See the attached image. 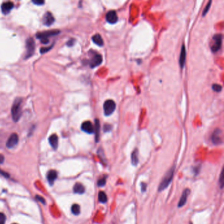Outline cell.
I'll return each mask as SVG.
<instances>
[{
	"label": "cell",
	"mask_w": 224,
	"mask_h": 224,
	"mask_svg": "<svg viewBox=\"0 0 224 224\" xmlns=\"http://www.w3.org/2000/svg\"><path fill=\"white\" fill-rule=\"evenodd\" d=\"M175 168H176L175 166H173L166 173L165 176H164V177L162 178L159 186V192L162 191H164V189H166L171 183V182H172V179L174 177V172H175Z\"/></svg>",
	"instance_id": "cell-1"
},
{
	"label": "cell",
	"mask_w": 224,
	"mask_h": 224,
	"mask_svg": "<svg viewBox=\"0 0 224 224\" xmlns=\"http://www.w3.org/2000/svg\"><path fill=\"white\" fill-rule=\"evenodd\" d=\"M21 103L22 99L21 98H16L13 103L11 108V114L13 119L15 122H18L21 116Z\"/></svg>",
	"instance_id": "cell-2"
},
{
	"label": "cell",
	"mask_w": 224,
	"mask_h": 224,
	"mask_svg": "<svg viewBox=\"0 0 224 224\" xmlns=\"http://www.w3.org/2000/svg\"><path fill=\"white\" fill-rule=\"evenodd\" d=\"M59 33V30H53L46 31L44 32H39L36 34V36L38 39H41L42 43H43V44H47V43H49L48 38L53 36L57 35Z\"/></svg>",
	"instance_id": "cell-3"
},
{
	"label": "cell",
	"mask_w": 224,
	"mask_h": 224,
	"mask_svg": "<svg viewBox=\"0 0 224 224\" xmlns=\"http://www.w3.org/2000/svg\"><path fill=\"white\" fill-rule=\"evenodd\" d=\"M116 103L113 100L108 99L105 101L103 105L104 113L105 116H110L111 114H113L115 109H116Z\"/></svg>",
	"instance_id": "cell-4"
},
{
	"label": "cell",
	"mask_w": 224,
	"mask_h": 224,
	"mask_svg": "<svg viewBox=\"0 0 224 224\" xmlns=\"http://www.w3.org/2000/svg\"><path fill=\"white\" fill-rule=\"evenodd\" d=\"M212 39L213 42L211 45V49L212 52L216 53L221 48L222 44V35L220 34H216L213 36Z\"/></svg>",
	"instance_id": "cell-5"
},
{
	"label": "cell",
	"mask_w": 224,
	"mask_h": 224,
	"mask_svg": "<svg viewBox=\"0 0 224 224\" xmlns=\"http://www.w3.org/2000/svg\"><path fill=\"white\" fill-rule=\"evenodd\" d=\"M35 42L34 39L31 38H28L26 40V55L25 58L28 59L31 56L34 54V51H35Z\"/></svg>",
	"instance_id": "cell-6"
},
{
	"label": "cell",
	"mask_w": 224,
	"mask_h": 224,
	"mask_svg": "<svg viewBox=\"0 0 224 224\" xmlns=\"http://www.w3.org/2000/svg\"><path fill=\"white\" fill-rule=\"evenodd\" d=\"M211 139L214 145H220L222 143V131L220 129H216L214 131Z\"/></svg>",
	"instance_id": "cell-7"
},
{
	"label": "cell",
	"mask_w": 224,
	"mask_h": 224,
	"mask_svg": "<svg viewBox=\"0 0 224 224\" xmlns=\"http://www.w3.org/2000/svg\"><path fill=\"white\" fill-rule=\"evenodd\" d=\"M103 61V58H102L101 55L97 53L93 55V57L91 59L90 61V66L91 68H95L97 67Z\"/></svg>",
	"instance_id": "cell-8"
},
{
	"label": "cell",
	"mask_w": 224,
	"mask_h": 224,
	"mask_svg": "<svg viewBox=\"0 0 224 224\" xmlns=\"http://www.w3.org/2000/svg\"><path fill=\"white\" fill-rule=\"evenodd\" d=\"M19 142V136L16 134H11L6 143V146L8 148L14 147Z\"/></svg>",
	"instance_id": "cell-9"
},
{
	"label": "cell",
	"mask_w": 224,
	"mask_h": 224,
	"mask_svg": "<svg viewBox=\"0 0 224 224\" xmlns=\"http://www.w3.org/2000/svg\"><path fill=\"white\" fill-rule=\"evenodd\" d=\"M118 16L116 14V12L114 10L108 11L106 14V20L107 21L110 23V24H114L118 21Z\"/></svg>",
	"instance_id": "cell-10"
},
{
	"label": "cell",
	"mask_w": 224,
	"mask_h": 224,
	"mask_svg": "<svg viewBox=\"0 0 224 224\" xmlns=\"http://www.w3.org/2000/svg\"><path fill=\"white\" fill-rule=\"evenodd\" d=\"M82 130L88 134L94 133V126L90 121H85L82 124Z\"/></svg>",
	"instance_id": "cell-11"
},
{
	"label": "cell",
	"mask_w": 224,
	"mask_h": 224,
	"mask_svg": "<svg viewBox=\"0 0 224 224\" xmlns=\"http://www.w3.org/2000/svg\"><path fill=\"white\" fill-rule=\"evenodd\" d=\"M191 193V191L189 189H185L183 191V192L182 193V196H181L180 200L178 203V207L179 208H181V207H183L184 205H185L187 202V198H188V196L189 195V194Z\"/></svg>",
	"instance_id": "cell-12"
},
{
	"label": "cell",
	"mask_w": 224,
	"mask_h": 224,
	"mask_svg": "<svg viewBox=\"0 0 224 224\" xmlns=\"http://www.w3.org/2000/svg\"><path fill=\"white\" fill-rule=\"evenodd\" d=\"M13 7H14V4H13V2L7 1L3 3L1 5V11L3 14H8L11 11Z\"/></svg>",
	"instance_id": "cell-13"
},
{
	"label": "cell",
	"mask_w": 224,
	"mask_h": 224,
	"mask_svg": "<svg viewBox=\"0 0 224 224\" xmlns=\"http://www.w3.org/2000/svg\"><path fill=\"white\" fill-rule=\"evenodd\" d=\"M43 21H44V24L47 25V26H50L55 21L54 16H53V15L51 14V13L47 12L44 15V19H43Z\"/></svg>",
	"instance_id": "cell-14"
},
{
	"label": "cell",
	"mask_w": 224,
	"mask_h": 224,
	"mask_svg": "<svg viewBox=\"0 0 224 224\" xmlns=\"http://www.w3.org/2000/svg\"><path fill=\"white\" fill-rule=\"evenodd\" d=\"M186 59V50L185 45H183L182 46V49H181V53L179 56V65L181 68H183L184 65H185Z\"/></svg>",
	"instance_id": "cell-15"
},
{
	"label": "cell",
	"mask_w": 224,
	"mask_h": 224,
	"mask_svg": "<svg viewBox=\"0 0 224 224\" xmlns=\"http://www.w3.org/2000/svg\"><path fill=\"white\" fill-rule=\"evenodd\" d=\"M49 142L50 143L51 146L54 149H57V148L58 147V137L57 135H51L49 138Z\"/></svg>",
	"instance_id": "cell-16"
},
{
	"label": "cell",
	"mask_w": 224,
	"mask_h": 224,
	"mask_svg": "<svg viewBox=\"0 0 224 224\" xmlns=\"http://www.w3.org/2000/svg\"><path fill=\"white\" fill-rule=\"evenodd\" d=\"M57 177V173L55 170H50L47 174V180L49 183L52 185Z\"/></svg>",
	"instance_id": "cell-17"
},
{
	"label": "cell",
	"mask_w": 224,
	"mask_h": 224,
	"mask_svg": "<svg viewBox=\"0 0 224 224\" xmlns=\"http://www.w3.org/2000/svg\"><path fill=\"white\" fill-rule=\"evenodd\" d=\"M95 128H94V132L95 133V141L96 142H98L99 139V134H100V123L99 120L98 119H95Z\"/></svg>",
	"instance_id": "cell-18"
},
{
	"label": "cell",
	"mask_w": 224,
	"mask_h": 224,
	"mask_svg": "<svg viewBox=\"0 0 224 224\" xmlns=\"http://www.w3.org/2000/svg\"><path fill=\"white\" fill-rule=\"evenodd\" d=\"M131 163H132L133 165L136 166L138 163H139V153H138V151L137 149H134V151H133L131 156Z\"/></svg>",
	"instance_id": "cell-19"
},
{
	"label": "cell",
	"mask_w": 224,
	"mask_h": 224,
	"mask_svg": "<svg viewBox=\"0 0 224 224\" xmlns=\"http://www.w3.org/2000/svg\"><path fill=\"white\" fill-rule=\"evenodd\" d=\"M85 187L84 186L82 185L80 183H76L74 185V188L73 191L75 193L77 194H83L85 192Z\"/></svg>",
	"instance_id": "cell-20"
},
{
	"label": "cell",
	"mask_w": 224,
	"mask_h": 224,
	"mask_svg": "<svg viewBox=\"0 0 224 224\" xmlns=\"http://www.w3.org/2000/svg\"><path fill=\"white\" fill-rule=\"evenodd\" d=\"M92 40H93V42L95 44L100 46V47H102V46L104 45L103 39L102 38L101 36L99 34L93 36V37H92Z\"/></svg>",
	"instance_id": "cell-21"
},
{
	"label": "cell",
	"mask_w": 224,
	"mask_h": 224,
	"mask_svg": "<svg viewBox=\"0 0 224 224\" xmlns=\"http://www.w3.org/2000/svg\"><path fill=\"white\" fill-rule=\"evenodd\" d=\"M99 201L101 203H106L107 202V196L104 191H100L98 195Z\"/></svg>",
	"instance_id": "cell-22"
},
{
	"label": "cell",
	"mask_w": 224,
	"mask_h": 224,
	"mask_svg": "<svg viewBox=\"0 0 224 224\" xmlns=\"http://www.w3.org/2000/svg\"><path fill=\"white\" fill-rule=\"evenodd\" d=\"M71 211L73 214L76 216L79 215L80 214V206L78 204H74V205L72 206Z\"/></svg>",
	"instance_id": "cell-23"
},
{
	"label": "cell",
	"mask_w": 224,
	"mask_h": 224,
	"mask_svg": "<svg viewBox=\"0 0 224 224\" xmlns=\"http://www.w3.org/2000/svg\"><path fill=\"white\" fill-rule=\"evenodd\" d=\"M107 178V176H106L102 177L101 178H100L97 181V185L99 187H103V186H105V184H106Z\"/></svg>",
	"instance_id": "cell-24"
},
{
	"label": "cell",
	"mask_w": 224,
	"mask_h": 224,
	"mask_svg": "<svg viewBox=\"0 0 224 224\" xmlns=\"http://www.w3.org/2000/svg\"><path fill=\"white\" fill-rule=\"evenodd\" d=\"M212 90L216 91V92H220L222 90V86L221 85L218 84H214L212 85Z\"/></svg>",
	"instance_id": "cell-25"
},
{
	"label": "cell",
	"mask_w": 224,
	"mask_h": 224,
	"mask_svg": "<svg viewBox=\"0 0 224 224\" xmlns=\"http://www.w3.org/2000/svg\"><path fill=\"white\" fill-rule=\"evenodd\" d=\"M211 3H212V1H209V3H208V4L206 5V7L205 8V9L203 10V13H202V16H205L207 14V13L208 12V10H209V9L210 7V5H211Z\"/></svg>",
	"instance_id": "cell-26"
},
{
	"label": "cell",
	"mask_w": 224,
	"mask_h": 224,
	"mask_svg": "<svg viewBox=\"0 0 224 224\" xmlns=\"http://www.w3.org/2000/svg\"><path fill=\"white\" fill-rule=\"evenodd\" d=\"M6 221V217L4 214L0 212V224H5Z\"/></svg>",
	"instance_id": "cell-27"
},
{
	"label": "cell",
	"mask_w": 224,
	"mask_h": 224,
	"mask_svg": "<svg viewBox=\"0 0 224 224\" xmlns=\"http://www.w3.org/2000/svg\"><path fill=\"white\" fill-rule=\"evenodd\" d=\"M223 172L222 170V172H221V176H220V180H219V183L220 184V187H221V189L223 188V182H224V179H223Z\"/></svg>",
	"instance_id": "cell-28"
},
{
	"label": "cell",
	"mask_w": 224,
	"mask_h": 224,
	"mask_svg": "<svg viewBox=\"0 0 224 224\" xmlns=\"http://www.w3.org/2000/svg\"><path fill=\"white\" fill-rule=\"evenodd\" d=\"M147 183H144V182H141V191H142L143 193L145 192L146 191H147Z\"/></svg>",
	"instance_id": "cell-29"
},
{
	"label": "cell",
	"mask_w": 224,
	"mask_h": 224,
	"mask_svg": "<svg viewBox=\"0 0 224 224\" xmlns=\"http://www.w3.org/2000/svg\"><path fill=\"white\" fill-rule=\"evenodd\" d=\"M112 130V126L110 124H105L104 126V131L105 132H108Z\"/></svg>",
	"instance_id": "cell-30"
},
{
	"label": "cell",
	"mask_w": 224,
	"mask_h": 224,
	"mask_svg": "<svg viewBox=\"0 0 224 224\" xmlns=\"http://www.w3.org/2000/svg\"><path fill=\"white\" fill-rule=\"evenodd\" d=\"M32 2L34 3V4L38 5H41L44 3V1H42V0H34V1H32Z\"/></svg>",
	"instance_id": "cell-31"
},
{
	"label": "cell",
	"mask_w": 224,
	"mask_h": 224,
	"mask_svg": "<svg viewBox=\"0 0 224 224\" xmlns=\"http://www.w3.org/2000/svg\"><path fill=\"white\" fill-rule=\"evenodd\" d=\"M51 48V47H49V48H45V47H43L40 49V52L42 53H46L47 51H48L49 49H50Z\"/></svg>",
	"instance_id": "cell-32"
},
{
	"label": "cell",
	"mask_w": 224,
	"mask_h": 224,
	"mask_svg": "<svg viewBox=\"0 0 224 224\" xmlns=\"http://www.w3.org/2000/svg\"><path fill=\"white\" fill-rule=\"evenodd\" d=\"M36 198H37V199L38 200H39V201H40L42 203H45V200H44V198H43V197H40V196H36Z\"/></svg>",
	"instance_id": "cell-33"
},
{
	"label": "cell",
	"mask_w": 224,
	"mask_h": 224,
	"mask_svg": "<svg viewBox=\"0 0 224 224\" xmlns=\"http://www.w3.org/2000/svg\"><path fill=\"white\" fill-rule=\"evenodd\" d=\"M74 44V39H71L70 40H69L67 43V45L68 46H72Z\"/></svg>",
	"instance_id": "cell-34"
},
{
	"label": "cell",
	"mask_w": 224,
	"mask_h": 224,
	"mask_svg": "<svg viewBox=\"0 0 224 224\" xmlns=\"http://www.w3.org/2000/svg\"><path fill=\"white\" fill-rule=\"evenodd\" d=\"M3 161H4V157H3L2 154H0V164L3 163Z\"/></svg>",
	"instance_id": "cell-35"
},
{
	"label": "cell",
	"mask_w": 224,
	"mask_h": 224,
	"mask_svg": "<svg viewBox=\"0 0 224 224\" xmlns=\"http://www.w3.org/2000/svg\"><path fill=\"white\" fill-rule=\"evenodd\" d=\"M190 224H193V223H190Z\"/></svg>",
	"instance_id": "cell-36"
},
{
	"label": "cell",
	"mask_w": 224,
	"mask_h": 224,
	"mask_svg": "<svg viewBox=\"0 0 224 224\" xmlns=\"http://www.w3.org/2000/svg\"><path fill=\"white\" fill-rule=\"evenodd\" d=\"M13 224H16V223H13Z\"/></svg>",
	"instance_id": "cell-37"
}]
</instances>
